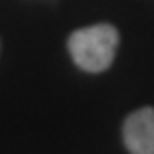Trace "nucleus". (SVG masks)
<instances>
[{"mask_svg":"<svg viewBox=\"0 0 154 154\" xmlns=\"http://www.w3.org/2000/svg\"><path fill=\"white\" fill-rule=\"evenodd\" d=\"M122 142L130 154H154V108L142 106L124 118Z\"/></svg>","mask_w":154,"mask_h":154,"instance_id":"obj_2","label":"nucleus"},{"mask_svg":"<svg viewBox=\"0 0 154 154\" xmlns=\"http://www.w3.org/2000/svg\"><path fill=\"white\" fill-rule=\"evenodd\" d=\"M118 44V30L106 22L78 28L68 36L70 58L80 70L90 72V74L104 72L112 66Z\"/></svg>","mask_w":154,"mask_h":154,"instance_id":"obj_1","label":"nucleus"}]
</instances>
